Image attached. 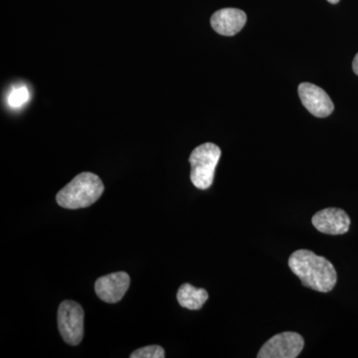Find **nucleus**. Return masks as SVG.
I'll return each mask as SVG.
<instances>
[{"label": "nucleus", "mask_w": 358, "mask_h": 358, "mask_svg": "<svg viewBox=\"0 0 358 358\" xmlns=\"http://www.w3.org/2000/svg\"><path fill=\"white\" fill-rule=\"evenodd\" d=\"M30 93L27 87L20 85V86L14 87L7 96V103L13 109H18L22 107L29 101Z\"/></svg>", "instance_id": "obj_11"}, {"label": "nucleus", "mask_w": 358, "mask_h": 358, "mask_svg": "<svg viewBox=\"0 0 358 358\" xmlns=\"http://www.w3.org/2000/svg\"><path fill=\"white\" fill-rule=\"evenodd\" d=\"M207 300L208 293L204 289L195 288L187 282L178 289V301L182 308L188 310H200Z\"/></svg>", "instance_id": "obj_10"}, {"label": "nucleus", "mask_w": 358, "mask_h": 358, "mask_svg": "<svg viewBox=\"0 0 358 358\" xmlns=\"http://www.w3.org/2000/svg\"><path fill=\"white\" fill-rule=\"evenodd\" d=\"M164 350L159 345H148L134 350L131 358H164Z\"/></svg>", "instance_id": "obj_12"}, {"label": "nucleus", "mask_w": 358, "mask_h": 358, "mask_svg": "<svg viewBox=\"0 0 358 358\" xmlns=\"http://www.w3.org/2000/svg\"><path fill=\"white\" fill-rule=\"evenodd\" d=\"M299 95L306 109L315 117H327L334 112L333 101L324 90L315 85L301 83L299 86Z\"/></svg>", "instance_id": "obj_6"}, {"label": "nucleus", "mask_w": 358, "mask_h": 358, "mask_svg": "<svg viewBox=\"0 0 358 358\" xmlns=\"http://www.w3.org/2000/svg\"><path fill=\"white\" fill-rule=\"evenodd\" d=\"M305 341L300 334L294 331L275 334L264 343L258 358H296L300 355Z\"/></svg>", "instance_id": "obj_5"}, {"label": "nucleus", "mask_w": 358, "mask_h": 358, "mask_svg": "<svg viewBox=\"0 0 358 358\" xmlns=\"http://www.w3.org/2000/svg\"><path fill=\"white\" fill-rule=\"evenodd\" d=\"M220 157V148L212 143H203L193 150L189 157L190 179L195 187L202 190L210 187Z\"/></svg>", "instance_id": "obj_3"}, {"label": "nucleus", "mask_w": 358, "mask_h": 358, "mask_svg": "<svg viewBox=\"0 0 358 358\" xmlns=\"http://www.w3.org/2000/svg\"><path fill=\"white\" fill-rule=\"evenodd\" d=\"M129 275L124 272L112 273L103 275L96 281L95 291L101 300L115 303L122 300L129 289Z\"/></svg>", "instance_id": "obj_7"}, {"label": "nucleus", "mask_w": 358, "mask_h": 358, "mask_svg": "<svg viewBox=\"0 0 358 358\" xmlns=\"http://www.w3.org/2000/svg\"><path fill=\"white\" fill-rule=\"evenodd\" d=\"M246 22V13L237 8L220 9L210 20L212 28L223 36H234L243 29Z\"/></svg>", "instance_id": "obj_9"}, {"label": "nucleus", "mask_w": 358, "mask_h": 358, "mask_svg": "<svg viewBox=\"0 0 358 358\" xmlns=\"http://www.w3.org/2000/svg\"><path fill=\"white\" fill-rule=\"evenodd\" d=\"M327 1L329 2V3L331 4H336L338 2H339V0H327Z\"/></svg>", "instance_id": "obj_14"}, {"label": "nucleus", "mask_w": 358, "mask_h": 358, "mask_svg": "<svg viewBox=\"0 0 358 358\" xmlns=\"http://www.w3.org/2000/svg\"><path fill=\"white\" fill-rule=\"evenodd\" d=\"M84 310L74 301H64L58 308V327L66 343L78 345L84 336Z\"/></svg>", "instance_id": "obj_4"}, {"label": "nucleus", "mask_w": 358, "mask_h": 358, "mask_svg": "<svg viewBox=\"0 0 358 358\" xmlns=\"http://www.w3.org/2000/svg\"><path fill=\"white\" fill-rule=\"evenodd\" d=\"M289 267L303 286L320 293L331 292L338 281L333 264L310 250L294 251L289 257Z\"/></svg>", "instance_id": "obj_1"}, {"label": "nucleus", "mask_w": 358, "mask_h": 358, "mask_svg": "<svg viewBox=\"0 0 358 358\" xmlns=\"http://www.w3.org/2000/svg\"><path fill=\"white\" fill-rule=\"evenodd\" d=\"M313 225L324 234L341 235L350 230V218L343 209H322L313 215Z\"/></svg>", "instance_id": "obj_8"}, {"label": "nucleus", "mask_w": 358, "mask_h": 358, "mask_svg": "<svg viewBox=\"0 0 358 358\" xmlns=\"http://www.w3.org/2000/svg\"><path fill=\"white\" fill-rule=\"evenodd\" d=\"M105 186L95 173H82L58 192L56 200L66 209L86 208L102 196Z\"/></svg>", "instance_id": "obj_2"}, {"label": "nucleus", "mask_w": 358, "mask_h": 358, "mask_svg": "<svg viewBox=\"0 0 358 358\" xmlns=\"http://www.w3.org/2000/svg\"><path fill=\"white\" fill-rule=\"evenodd\" d=\"M352 68L353 72H355L358 76V53L357 54V56H355V60H353Z\"/></svg>", "instance_id": "obj_13"}]
</instances>
